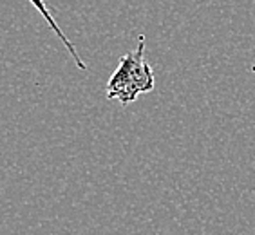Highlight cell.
I'll return each instance as SVG.
<instances>
[{
  "instance_id": "obj_2",
  "label": "cell",
  "mask_w": 255,
  "mask_h": 235,
  "mask_svg": "<svg viewBox=\"0 0 255 235\" xmlns=\"http://www.w3.org/2000/svg\"><path fill=\"white\" fill-rule=\"evenodd\" d=\"M29 2L34 5V9L38 11V13H40V15H42V16H44V20H45V22H47V25H49V27H51V31H53V33L56 34V36H58V38H60V42H62V44L65 45V49H67V51H69V54L73 56V60H74V64H76V67L82 69V71H87V65H85V62H84V60H82V58H80V54L76 53V49H74V45L71 44V40H69L67 36H65L64 31L60 29L58 22H56V20H54V16L51 15L49 7L45 5L44 0H29Z\"/></svg>"
},
{
  "instance_id": "obj_1",
  "label": "cell",
  "mask_w": 255,
  "mask_h": 235,
  "mask_svg": "<svg viewBox=\"0 0 255 235\" xmlns=\"http://www.w3.org/2000/svg\"><path fill=\"white\" fill-rule=\"evenodd\" d=\"M156 89L154 71L145 58V36L137 38L134 51H128L120 58L118 69L113 73L107 84V98L118 100L122 105H128L137 96L152 93Z\"/></svg>"
}]
</instances>
